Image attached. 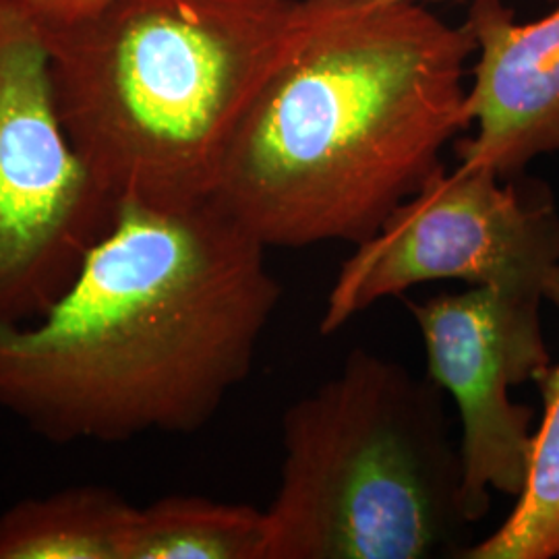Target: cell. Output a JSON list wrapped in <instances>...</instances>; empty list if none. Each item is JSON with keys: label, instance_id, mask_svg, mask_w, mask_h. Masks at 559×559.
<instances>
[{"label": "cell", "instance_id": "obj_1", "mask_svg": "<svg viewBox=\"0 0 559 559\" xmlns=\"http://www.w3.org/2000/svg\"><path fill=\"white\" fill-rule=\"evenodd\" d=\"M265 251L214 201H117L59 297L0 323V408L59 443L198 431L278 307Z\"/></svg>", "mask_w": 559, "mask_h": 559}, {"label": "cell", "instance_id": "obj_2", "mask_svg": "<svg viewBox=\"0 0 559 559\" xmlns=\"http://www.w3.org/2000/svg\"><path fill=\"white\" fill-rule=\"evenodd\" d=\"M475 50L427 4L316 0L207 200L267 249L371 239L468 131Z\"/></svg>", "mask_w": 559, "mask_h": 559}, {"label": "cell", "instance_id": "obj_3", "mask_svg": "<svg viewBox=\"0 0 559 559\" xmlns=\"http://www.w3.org/2000/svg\"><path fill=\"white\" fill-rule=\"evenodd\" d=\"M316 0H119L44 36L60 119L115 200H207Z\"/></svg>", "mask_w": 559, "mask_h": 559}, {"label": "cell", "instance_id": "obj_4", "mask_svg": "<svg viewBox=\"0 0 559 559\" xmlns=\"http://www.w3.org/2000/svg\"><path fill=\"white\" fill-rule=\"evenodd\" d=\"M263 559L462 558L471 519L440 385L355 348L282 417Z\"/></svg>", "mask_w": 559, "mask_h": 559}, {"label": "cell", "instance_id": "obj_5", "mask_svg": "<svg viewBox=\"0 0 559 559\" xmlns=\"http://www.w3.org/2000/svg\"><path fill=\"white\" fill-rule=\"evenodd\" d=\"M559 263V214L539 182L487 168H440L355 245L325 300L321 334H334L378 300L438 280L543 297Z\"/></svg>", "mask_w": 559, "mask_h": 559}, {"label": "cell", "instance_id": "obj_6", "mask_svg": "<svg viewBox=\"0 0 559 559\" xmlns=\"http://www.w3.org/2000/svg\"><path fill=\"white\" fill-rule=\"evenodd\" d=\"M115 212L60 119L46 38L0 13V323L57 299Z\"/></svg>", "mask_w": 559, "mask_h": 559}, {"label": "cell", "instance_id": "obj_7", "mask_svg": "<svg viewBox=\"0 0 559 559\" xmlns=\"http://www.w3.org/2000/svg\"><path fill=\"white\" fill-rule=\"evenodd\" d=\"M540 300L471 286L408 305L425 344L427 378L459 408L462 498L473 524L487 516L491 491L519 498L528 480L533 411L514 404L510 388L537 380L551 365Z\"/></svg>", "mask_w": 559, "mask_h": 559}, {"label": "cell", "instance_id": "obj_8", "mask_svg": "<svg viewBox=\"0 0 559 559\" xmlns=\"http://www.w3.org/2000/svg\"><path fill=\"white\" fill-rule=\"evenodd\" d=\"M464 25L475 38L460 166L516 179L559 152V0L543 20L519 23L501 0H473Z\"/></svg>", "mask_w": 559, "mask_h": 559}, {"label": "cell", "instance_id": "obj_9", "mask_svg": "<svg viewBox=\"0 0 559 559\" xmlns=\"http://www.w3.org/2000/svg\"><path fill=\"white\" fill-rule=\"evenodd\" d=\"M133 508L98 485L17 501L0 514V559H124Z\"/></svg>", "mask_w": 559, "mask_h": 559}, {"label": "cell", "instance_id": "obj_10", "mask_svg": "<svg viewBox=\"0 0 559 559\" xmlns=\"http://www.w3.org/2000/svg\"><path fill=\"white\" fill-rule=\"evenodd\" d=\"M265 514L245 503L170 496L135 506L124 559H263Z\"/></svg>", "mask_w": 559, "mask_h": 559}, {"label": "cell", "instance_id": "obj_11", "mask_svg": "<svg viewBox=\"0 0 559 559\" xmlns=\"http://www.w3.org/2000/svg\"><path fill=\"white\" fill-rule=\"evenodd\" d=\"M543 297L559 307V263L545 278ZM535 383L543 419L528 480L500 528L471 543L462 559H559V365H547Z\"/></svg>", "mask_w": 559, "mask_h": 559}, {"label": "cell", "instance_id": "obj_12", "mask_svg": "<svg viewBox=\"0 0 559 559\" xmlns=\"http://www.w3.org/2000/svg\"><path fill=\"white\" fill-rule=\"evenodd\" d=\"M119 0H0V13L25 21L50 36L92 20Z\"/></svg>", "mask_w": 559, "mask_h": 559}, {"label": "cell", "instance_id": "obj_13", "mask_svg": "<svg viewBox=\"0 0 559 559\" xmlns=\"http://www.w3.org/2000/svg\"><path fill=\"white\" fill-rule=\"evenodd\" d=\"M388 2H417V4H429V2H448V0H388ZM558 2V0H554Z\"/></svg>", "mask_w": 559, "mask_h": 559}]
</instances>
